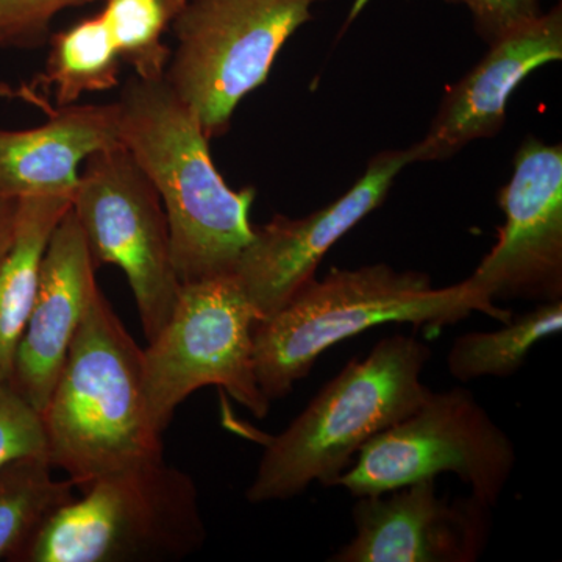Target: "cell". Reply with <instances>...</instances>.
<instances>
[{"mask_svg": "<svg viewBox=\"0 0 562 562\" xmlns=\"http://www.w3.org/2000/svg\"><path fill=\"white\" fill-rule=\"evenodd\" d=\"M114 103L120 143L160 195L181 284L233 273L254 238L257 190L225 183L201 122L166 77L133 74Z\"/></svg>", "mask_w": 562, "mask_h": 562, "instance_id": "cell-1", "label": "cell"}, {"mask_svg": "<svg viewBox=\"0 0 562 562\" xmlns=\"http://www.w3.org/2000/svg\"><path fill=\"white\" fill-rule=\"evenodd\" d=\"M47 458L77 490L162 460L144 382V349L101 288L88 306L46 408Z\"/></svg>", "mask_w": 562, "mask_h": 562, "instance_id": "cell-2", "label": "cell"}, {"mask_svg": "<svg viewBox=\"0 0 562 562\" xmlns=\"http://www.w3.org/2000/svg\"><path fill=\"white\" fill-rule=\"evenodd\" d=\"M430 347L414 336L380 339L325 383L305 409L266 443L247 487L254 505L299 497L317 483L333 487L362 447L419 408L431 390L422 373Z\"/></svg>", "mask_w": 562, "mask_h": 562, "instance_id": "cell-3", "label": "cell"}, {"mask_svg": "<svg viewBox=\"0 0 562 562\" xmlns=\"http://www.w3.org/2000/svg\"><path fill=\"white\" fill-rule=\"evenodd\" d=\"M491 317L468 281L435 288L430 276L397 271L386 262L331 269L295 292L279 313L255 324L254 368L268 401L288 397L331 347L384 324H412L432 331L468 319Z\"/></svg>", "mask_w": 562, "mask_h": 562, "instance_id": "cell-4", "label": "cell"}, {"mask_svg": "<svg viewBox=\"0 0 562 562\" xmlns=\"http://www.w3.org/2000/svg\"><path fill=\"white\" fill-rule=\"evenodd\" d=\"M199 492L165 458L91 483L44 525L16 562H162L205 546Z\"/></svg>", "mask_w": 562, "mask_h": 562, "instance_id": "cell-5", "label": "cell"}, {"mask_svg": "<svg viewBox=\"0 0 562 562\" xmlns=\"http://www.w3.org/2000/svg\"><path fill=\"white\" fill-rule=\"evenodd\" d=\"M325 0H188L172 24L166 80L209 139L231 128L239 103L265 85L288 40Z\"/></svg>", "mask_w": 562, "mask_h": 562, "instance_id": "cell-6", "label": "cell"}, {"mask_svg": "<svg viewBox=\"0 0 562 562\" xmlns=\"http://www.w3.org/2000/svg\"><path fill=\"white\" fill-rule=\"evenodd\" d=\"M516 446L465 387L430 392L416 412L371 439L336 486L384 494L453 473L494 509L516 468Z\"/></svg>", "mask_w": 562, "mask_h": 562, "instance_id": "cell-7", "label": "cell"}, {"mask_svg": "<svg viewBox=\"0 0 562 562\" xmlns=\"http://www.w3.org/2000/svg\"><path fill=\"white\" fill-rule=\"evenodd\" d=\"M257 313L233 273L181 284L160 335L144 349V382L151 417L165 435L177 408L195 391L217 386L257 419L272 402L254 368Z\"/></svg>", "mask_w": 562, "mask_h": 562, "instance_id": "cell-8", "label": "cell"}, {"mask_svg": "<svg viewBox=\"0 0 562 562\" xmlns=\"http://www.w3.org/2000/svg\"><path fill=\"white\" fill-rule=\"evenodd\" d=\"M70 211L95 268L114 265L125 273L144 336L154 341L176 308L181 281L160 195L121 143L83 162Z\"/></svg>", "mask_w": 562, "mask_h": 562, "instance_id": "cell-9", "label": "cell"}, {"mask_svg": "<svg viewBox=\"0 0 562 562\" xmlns=\"http://www.w3.org/2000/svg\"><path fill=\"white\" fill-rule=\"evenodd\" d=\"M505 222L469 288L492 319H512L498 301H562V146L528 136L514 157L512 180L498 192Z\"/></svg>", "mask_w": 562, "mask_h": 562, "instance_id": "cell-10", "label": "cell"}, {"mask_svg": "<svg viewBox=\"0 0 562 562\" xmlns=\"http://www.w3.org/2000/svg\"><path fill=\"white\" fill-rule=\"evenodd\" d=\"M409 165V147L379 151L341 198L308 216L276 214L268 224L254 227V238L239 255L233 276L246 292L258 322L279 313L316 277L325 255L383 205L398 173Z\"/></svg>", "mask_w": 562, "mask_h": 562, "instance_id": "cell-11", "label": "cell"}, {"mask_svg": "<svg viewBox=\"0 0 562 562\" xmlns=\"http://www.w3.org/2000/svg\"><path fill=\"white\" fill-rule=\"evenodd\" d=\"M490 506L473 495L439 497L436 479L357 497L355 536L330 562H473L491 531Z\"/></svg>", "mask_w": 562, "mask_h": 562, "instance_id": "cell-12", "label": "cell"}, {"mask_svg": "<svg viewBox=\"0 0 562 562\" xmlns=\"http://www.w3.org/2000/svg\"><path fill=\"white\" fill-rule=\"evenodd\" d=\"M482 60L443 92L427 135L409 147L414 162L446 161L503 131L514 91L535 70L562 58V5L495 40Z\"/></svg>", "mask_w": 562, "mask_h": 562, "instance_id": "cell-13", "label": "cell"}, {"mask_svg": "<svg viewBox=\"0 0 562 562\" xmlns=\"http://www.w3.org/2000/svg\"><path fill=\"white\" fill-rule=\"evenodd\" d=\"M95 271L79 222L69 210L44 251L38 290L9 380L10 386L40 414L49 402L77 330L99 290Z\"/></svg>", "mask_w": 562, "mask_h": 562, "instance_id": "cell-14", "label": "cell"}, {"mask_svg": "<svg viewBox=\"0 0 562 562\" xmlns=\"http://www.w3.org/2000/svg\"><path fill=\"white\" fill-rule=\"evenodd\" d=\"M43 109V124L0 131V195L72 194L87 158L120 143L114 102Z\"/></svg>", "mask_w": 562, "mask_h": 562, "instance_id": "cell-15", "label": "cell"}, {"mask_svg": "<svg viewBox=\"0 0 562 562\" xmlns=\"http://www.w3.org/2000/svg\"><path fill=\"white\" fill-rule=\"evenodd\" d=\"M72 194L20 199L16 235L0 261V382L9 383L22 333L38 290L41 262L52 233L70 210Z\"/></svg>", "mask_w": 562, "mask_h": 562, "instance_id": "cell-16", "label": "cell"}, {"mask_svg": "<svg viewBox=\"0 0 562 562\" xmlns=\"http://www.w3.org/2000/svg\"><path fill=\"white\" fill-rule=\"evenodd\" d=\"M49 54L33 87L21 92L32 99L52 90L55 109L74 105L83 95L113 90L120 85L122 61L99 14L85 18L49 36Z\"/></svg>", "mask_w": 562, "mask_h": 562, "instance_id": "cell-17", "label": "cell"}, {"mask_svg": "<svg viewBox=\"0 0 562 562\" xmlns=\"http://www.w3.org/2000/svg\"><path fill=\"white\" fill-rule=\"evenodd\" d=\"M44 454L0 468V561L16 562L22 550L61 508L76 498L70 480H55Z\"/></svg>", "mask_w": 562, "mask_h": 562, "instance_id": "cell-18", "label": "cell"}, {"mask_svg": "<svg viewBox=\"0 0 562 562\" xmlns=\"http://www.w3.org/2000/svg\"><path fill=\"white\" fill-rule=\"evenodd\" d=\"M562 328V301L538 303L535 310L492 331L458 336L447 355L450 375L461 383L484 376L508 379L522 369L531 350Z\"/></svg>", "mask_w": 562, "mask_h": 562, "instance_id": "cell-19", "label": "cell"}, {"mask_svg": "<svg viewBox=\"0 0 562 562\" xmlns=\"http://www.w3.org/2000/svg\"><path fill=\"white\" fill-rule=\"evenodd\" d=\"M99 16L122 61L140 79L166 77L172 50L165 35L188 0H103Z\"/></svg>", "mask_w": 562, "mask_h": 562, "instance_id": "cell-20", "label": "cell"}, {"mask_svg": "<svg viewBox=\"0 0 562 562\" xmlns=\"http://www.w3.org/2000/svg\"><path fill=\"white\" fill-rule=\"evenodd\" d=\"M92 2L98 0H0V49L46 46L61 11Z\"/></svg>", "mask_w": 562, "mask_h": 562, "instance_id": "cell-21", "label": "cell"}, {"mask_svg": "<svg viewBox=\"0 0 562 562\" xmlns=\"http://www.w3.org/2000/svg\"><path fill=\"white\" fill-rule=\"evenodd\" d=\"M47 457L43 419L10 383L0 382V468L22 457Z\"/></svg>", "mask_w": 562, "mask_h": 562, "instance_id": "cell-22", "label": "cell"}, {"mask_svg": "<svg viewBox=\"0 0 562 562\" xmlns=\"http://www.w3.org/2000/svg\"><path fill=\"white\" fill-rule=\"evenodd\" d=\"M464 7L471 13L473 29L490 46L495 40L542 13L541 0H442Z\"/></svg>", "mask_w": 562, "mask_h": 562, "instance_id": "cell-23", "label": "cell"}, {"mask_svg": "<svg viewBox=\"0 0 562 562\" xmlns=\"http://www.w3.org/2000/svg\"><path fill=\"white\" fill-rule=\"evenodd\" d=\"M20 199L0 195V261L5 257L16 235Z\"/></svg>", "mask_w": 562, "mask_h": 562, "instance_id": "cell-24", "label": "cell"}]
</instances>
